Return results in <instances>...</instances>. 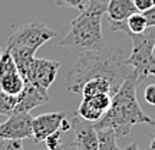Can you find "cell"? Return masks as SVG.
Wrapping results in <instances>:
<instances>
[{"label": "cell", "mask_w": 155, "mask_h": 150, "mask_svg": "<svg viewBox=\"0 0 155 150\" xmlns=\"http://www.w3.org/2000/svg\"><path fill=\"white\" fill-rule=\"evenodd\" d=\"M125 61V49L122 46H105L101 51L79 52L76 62L68 75V91L78 94L89 79L105 78L111 82L112 92L115 94L131 72L127 69Z\"/></svg>", "instance_id": "obj_1"}, {"label": "cell", "mask_w": 155, "mask_h": 150, "mask_svg": "<svg viewBox=\"0 0 155 150\" xmlns=\"http://www.w3.org/2000/svg\"><path fill=\"white\" fill-rule=\"evenodd\" d=\"M137 74L131 69L127 79L122 82L119 89L112 95V104L105 116L94 123L96 130L111 128L116 137H125L131 133L135 124H151L155 126V120L147 116L139 107L137 100Z\"/></svg>", "instance_id": "obj_2"}, {"label": "cell", "mask_w": 155, "mask_h": 150, "mask_svg": "<svg viewBox=\"0 0 155 150\" xmlns=\"http://www.w3.org/2000/svg\"><path fill=\"white\" fill-rule=\"evenodd\" d=\"M105 13V3L99 0H89L88 7L71 22L69 32L59 45L78 52L104 49L105 39L102 35V16Z\"/></svg>", "instance_id": "obj_3"}, {"label": "cell", "mask_w": 155, "mask_h": 150, "mask_svg": "<svg viewBox=\"0 0 155 150\" xmlns=\"http://www.w3.org/2000/svg\"><path fill=\"white\" fill-rule=\"evenodd\" d=\"M111 30H119L128 35L132 42L131 55L127 58V65L132 67L137 74V84H141L147 77L155 75V59L152 56V48L155 44V26L148 28L144 33L129 32L124 22H111Z\"/></svg>", "instance_id": "obj_4"}, {"label": "cell", "mask_w": 155, "mask_h": 150, "mask_svg": "<svg viewBox=\"0 0 155 150\" xmlns=\"http://www.w3.org/2000/svg\"><path fill=\"white\" fill-rule=\"evenodd\" d=\"M56 35L58 32L46 26L45 23L33 22L26 26H22L13 35H10V38L7 39V46L17 45V46H26L38 51L40 46H43L46 42L55 38Z\"/></svg>", "instance_id": "obj_5"}, {"label": "cell", "mask_w": 155, "mask_h": 150, "mask_svg": "<svg viewBox=\"0 0 155 150\" xmlns=\"http://www.w3.org/2000/svg\"><path fill=\"white\" fill-rule=\"evenodd\" d=\"M30 113L15 111L7 116L5 123H0V139L25 140L33 137Z\"/></svg>", "instance_id": "obj_6"}, {"label": "cell", "mask_w": 155, "mask_h": 150, "mask_svg": "<svg viewBox=\"0 0 155 150\" xmlns=\"http://www.w3.org/2000/svg\"><path fill=\"white\" fill-rule=\"evenodd\" d=\"M61 64L52 59H43V58H35L32 65L29 68L26 82H30L39 87L40 89L48 91L49 87L56 79V75L59 72Z\"/></svg>", "instance_id": "obj_7"}, {"label": "cell", "mask_w": 155, "mask_h": 150, "mask_svg": "<svg viewBox=\"0 0 155 150\" xmlns=\"http://www.w3.org/2000/svg\"><path fill=\"white\" fill-rule=\"evenodd\" d=\"M75 133V150H98V130L92 121L85 120L79 114H75L71 121Z\"/></svg>", "instance_id": "obj_8"}, {"label": "cell", "mask_w": 155, "mask_h": 150, "mask_svg": "<svg viewBox=\"0 0 155 150\" xmlns=\"http://www.w3.org/2000/svg\"><path fill=\"white\" fill-rule=\"evenodd\" d=\"M66 118L65 113H45L32 118L35 143H42L52 133L62 130V124Z\"/></svg>", "instance_id": "obj_9"}, {"label": "cell", "mask_w": 155, "mask_h": 150, "mask_svg": "<svg viewBox=\"0 0 155 150\" xmlns=\"http://www.w3.org/2000/svg\"><path fill=\"white\" fill-rule=\"evenodd\" d=\"M112 104L111 94H98L91 97H83L81 106L78 108L76 114L88 120V121L96 123L105 116V113L109 110Z\"/></svg>", "instance_id": "obj_10"}, {"label": "cell", "mask_w": 155, "mask_h": 150, "mask_svg": "<svg viewBox=\"0 0 155 150\" xmlns=\"http://www.w3.org/2000/svg\"><path fill=\"white\" fill-rule=\"evenodd\" d=\"M49 94L48 91L40 89L39 87L30 82H26L20 94L16 95V107L15 111L30 113L32 110L40 107L42 104H46L49 101Z\"/></svg>", "instance_id": "obj_11"}, {"label": "cell", "mask_w": 155, "mask_h": 150, "mask_svg": "<svg viewBox=\"0 0 155 150\" xmlns=\"http://www.w3.org/2000/svg\"><path fill=\"white\" fill-rule=\"evenodd\" d=\"M6 49H9L12 58H13V61H15V64H16V67H17V71L23 77V79L26 81L29 68H30V65H32V62L35 59L36 49L26 48V46H17V45L7 46Z\"/></svg>", "instance_id": "obj_12"}, {"label": "cell", "mask_w": 155, "mask_h": 150, "mask_svg": "<svg viewBox=\"0 0 155 150\" xmlns=\"http://www.w3.org/2000/svg\"><path fill=\"white\" fill-rule=\"evenodd\" d=\"M137 7L132 0H109L106 5V15L109 22H127V19L135 13Z\"/></svg>", "instance_id": "obj_13"}, {"label": "cell", "mask_w": 155, "mask_h": 150, "mask_svg": "<svg viewBox=\"0 0 155 150\" xmlns=\"http://www.w3.org/2000/svg\"><path fill=\"white\" fill-rule=\"evenodd\" d=\"M25 84H26V81L19 74V71L7 74V75L0 78V89H3L5 92H7V94H10V95H15V97L20 94V91L23 89Z\"/></svg>", "instance_id": "obj_14"}, {"label": "cell", "mask_w": 155, "mask_h": 150, "mask_svg": "<svg viewBox=\"0 0 155 150\" xmlns=\"http://www.w3.org/2000/svg\"><path fill=\"white\" fill-rule=\"evenodd\" d=\"M81 92H82L83 97H91V95L98 94H114L111 82L105 78H92V79H89L88 82H85Z\"/></svg>", "instance_id": "obj_15"}, {"label": "cell", "mask_w": 155, "mask_h": 150, "mask_svg": "<svg viewBox=\"0 0 155 150\" xmlns=\"http://www.w3.org/2000/svg\"><path fill=\"white\" fill-rule=\"evenodd\" d=\"M98 150H122L116 143V134L111 128H102L98 130Z\"/></svg>", "instance_id": "obj_16"}, {"label": "cell", "mask_w": 155, "mask_h": 150, "mask_svg": "<svg viewBox=\"0 0 155 150\" xmlns=\"http://www.w3.org/2000/svg\"><path fill=\"white\" fill-rule=\"evenodd\" d=\"M124 26L132 32V33H144L145 30L148 29L147 25V17L142 12H135L131 16L127 19V22H124Z\"/></svg>", "instance_id": "obj_17"}, {"label": "cell", "mask_w": 155, "mask_h": 150, "mask_svg": "<svg viewBox=\"0 0 155 150\" xmlns=\"http://www.w3.org/2000/svg\"><path fill=\"white\" fill-rule=\"evenodd\" d=\"M15 107H16V97L0 89V114L10 116L12 113H15Z\"/></svg>", "instance_id": "obj_18"}, {"label": "cell", "mask_w": 155, "mask_h": 150, "mask_svg": "<svg viewBox=\"0 0 155 150\" xmlns=\"http://www.w3.org/2000/svg\"><path fill=\"white\" fill-rule=\"evenodd\" d=\"M56 5L61 7H69V9L82 12L88 7L89 0H56Z\"/></svg>", "instance_id": "obj_19"}, {"label": "cell", "mask_w": 155, "mask_h": 150, "mask_svg": "<svg viewBox=\"0 0 155 150\" xmlns=\"http://www.w3.org/2000/svg\"><path fill=\"white\" fill-rule=\"evenodd\" d=\"M62 130H58L55 133H52L45 140V145L48 147V150H62Z\"/></svg>", "instance_id": "obj_20"}, {"label": "cell", "mask_w": 155, "mask_h": 150, "mask_svg": "<svg viewBox=\"0 0 155 150\" xmlns=\"http://www.w3.org/2000/svg\"><path fill=\"white\" fill-rule=\"evenodd\" d=\"M0 150H23L22 140L0 139Z\"/></svg>", "instance_id": "obj_21"}, {"label": "cell", "mask_w": 155, "mask_h": 150, "mask_svg": "<svg viewBox=\"0 0 155 150\" xmlns=\"http://www.w3.org/2000/svg\"><path fill=\"white\" fill-rule=\"evenodd\" d=\"M144 98L150 106H155V84L147 85V88L144 91Z\"/></svg>", "instance_id": "obj_22"}, {"label": "cell", "mask_w": 155, "mask_h": 150, "mask_svg": "<svg viewBox=\"0 0 155 150\" xmlns=\"http://www.w3.org/2000/svg\"><path fill=\"white\" fill-rule=\"evenodd\" d=\"M134 5H135V7H137V10L138 12H147L150 10L151 7L154 6V3H152V0H132Z\"/></svg>", "instance_id": "obj_23"}, {"label": "cell", "mask_w": 155, "mask_h": 150, "mask_svg": "<svg viewBox=\"0 0 155 150\" xmlns=\"http://www.w3.org/2000/svg\"><path fill=\"white\" fill-rule=\"evenodd\" d=\"M145 17H147V25H148V28H154L155 26V5L151 7L150 10L144 12Z\"/></svg>", "instance_id": "obj_24"}, {"label": "cell", "mask_w": 155, "mask_h": 150, "mask_svg": "<svg viewBox=\"0 0 155 150\" xmlns=\"http://www.w3.org/2000/svg\"><path fill=\"white\" fill-rule=\"evenodd\" d=\"M124 150H138V145H137V143H131V145L128 146V147H125Z\"/></svg>", "instance_id": "obj_25"}, {"label": "cell", "mask_w": 155, "mask_h": 150, "mask_svg": "<svg viewBox=\"0 0 155 150\" xmlns=\"http://www.w3.org/2000/svg\"><path fill=\"white\" fill-rule=\"evenodd\" d=\"M152 56H154V59H155V44H154V48H152Z\"/></svg>", "instance_id": "obj_26"}, {"label": "cell", "mask_w": 155, "mask_h": 150, "mask_svg": "<svg viewBox=\"0 0 155 150\" xmlns=\"http://www.w3.org/2000/svg\"><path fill=\"white\" fill-rule=\"evenodd\" d=\"M0 55H2V48H0Z\"/></svg>", "instance_id": "obj_27"}, {"label": "cell", "mask_w": 155, "mask_h": 150, "mask_svg": "<svg viewBox=\"0 0 155 150\" xmlns=\"http://www.w3.org/2000/svg\"><path fill=\"white\" fill-rule=\"evenodd\" d=\"M152 3H154V5H155V0H152Z\"/></svg>", "instance_id": "obj_28"}, {"label": "cell", "mask_w": 155, "mask_h": 150, "mask_svg": "<svg viewBox=\"0 0 155 150\" xmlns=\"http://www.w3.org/2000/svg\"><path fill=\"white\" fill-rule=\"evenodd\" d=\"M62 150H65V149H62Z\"/></svg>", "instance_id": "obj_29"}]
</instances>
